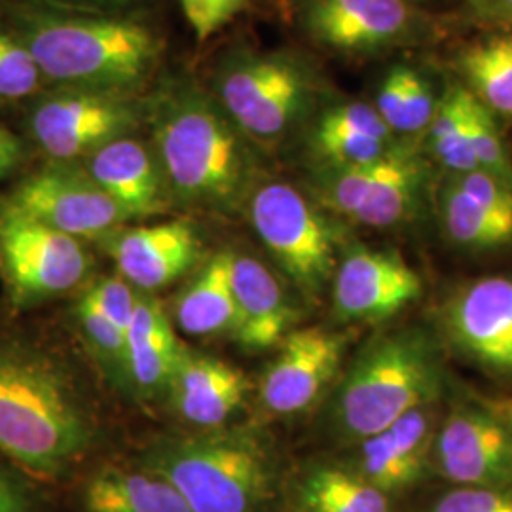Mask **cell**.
<instances>
[{"mask_svg":"<svg viewBox=\"0 0 512 512\" xmlns=\"http://www.w3.org/2000/svg\"><path fill=\"white\" fill-rule=\"evenodd\" d=\"M439 421L437 404L408 412L384 431L357 442L353 469L389 497L412 488L431 469Z\"/></svg>","mask_w":512,"mask_h":512,"instance_id":"cell-18","label":"cell"},{"mask_svg":"<svg viewBox=\"0 0 512 512\" xmlns=\"http://www.w3.org/2000/svg\"><path fill=\"white\" fill-rule=\"evenodd\" d=\"M306 512H391V497L355 469L338 465L311 467L298 486Z\"/></svg>","mask_w":512,"mask_h":512,"instance_id":"cell-30","label":"cell"},{"mask_svg":"<svg viewBox=\"0 0 512 512\" xmlns=\"http://www.w3.org/2000/svg\"><path fill=\"white\" fill-rule=\"evenodd\" d=\"M167 391L181 418L200 427H217L245 401L249 380L236 366L183 346Z\"/></svg>","mask_w":512,"mask_h":512,"instance_id":"cell-21","label":"cell"},{"mask_svg":"<svg viewBox=\"0 0 512 512\" xmlns=\"http://www.w3.org/2000/svg\"><path fill=\"white\" fill-rule=\"evenodd\" d=\"M427 512H512V486H454L450 492L437 497Z\"/></svg>","mask_w":512,"mask_h":512,"instance_id":"cell-34","label":"cell"},{"mask_svg":"<svg viewBox=\"0 0 512 512\" xmlns=\"http://www.w3.org/2000/svg\"><path fill=\"white\" fill-rule=\"evenodd\" d=\"M433 203L444 239L463 253L486 255L512 247V186L476 169L442 173Z\"/></svg>","mask_w":512,"mask_h":512,"instance_id":"cell-14","label":"cell"},{"mask_svg":"<svg viewBox=\"0 0 512 512\" xmlns=\"http://www.w3.org/2000/svg\"><path fill=\"white\" fill-rule=\"evenodd\" d=\"M471 109L473 95L456 78L446 82L439 110L421 137L425 156L431 164L439 165L442 173H469L478 169L471 145Z\"/></svg>","mask_w":512,"mask_h":512,"instance_id":"cell-29","label":"cell"},{"mask_svg":"<svg viewBox=\"0 0 512 512\" xmlns=\"http://www.w3.org/2000/svg\"><path fill=\"white\" fill-rule=\"evenodd\" d=\"M0 512H27V501L18 488L0 476Z\"/></svg>","mask_w":512,"mask_h":512,"instance_id":"cell-38","label":"cell"},{"mask_svg":"<svg viewBox=\"0 0 512 512\" xmlns=\"http://www.w3.org/2000/svg\"><path fill=\"white\" fill-rule=\"evenodd\" d=\"M505 29H509V31H512V19L511 21H509V23H507V27H505Z\"/></svg>","mask_w":512,"mask_h":512,"instance_id":"cell-44","label":"cell"},{"mask_svg":"<svg viewBox=\"0 0 512 512\" xmlns=\"http://www.w3.org/2000/svg\"><path fill=\"white\" fill-rule=\"evenodd\" d=\"M42 74L19 38L0 31V97L21 99L37 90Z\"/></svg>","mask_w":512,"mask_h":512,"instance_id":"cell-33","label":"cell"},{"mask_svg":"<svg viewBox=\"0 0 512 512\" xmlns=\"http://www.w3.org/2000/svg\"><path fill=\"white\" fill-rule=\"evenodd\" d=\"M88 512H192L165 478L150 471L107 469L84 492Z\"/></svg>","mask_w":512,"mask_h":512,"instance_id":"cell-27","label":"cell"},{"mask_svg":"<svg viewBox=\"0 0 512 512\" xmlns=\"http://www.w3.org/2000/svg\"><path fill=\"white\" fill-rule=\"evenodd\" d=\"M19 29L40 74L80 90L129 93L154 69L162 48L147 25L107 12H21Z\"/></svg>","mask_w":512,"mask_h":512,"instance_id":"cell-3","label":"cell"},{"mask_svg":"<svg viewBox=\"0 0 512 512\" xmlns=\"http://www.w3.org/2000/svg\"><path fill=\"white\" fill-rule=\"evenodd\" d=\"M126 342L129 380L145 393L167 389L183 344L164 308L152 296L139 294Z\"/></svg>","mask_w":512,"mask_h":512,"instance_id":"cell-25","label":"cell"},{"mask_svg":"<svg viewBox=\"0 0 512 512\" xmlns=\"http://www.w3.org/2000/svg\"><path fill=\"white\" fill-rule=\"evenodd\" d=\"M478 18L505 29L512 19V0H490V4L482 10Z\"/></svg>","mask_w":512,"mask_h":512,"instance_id":"cell-39","label":"cell"},{"mask_svg":"<svg viewBox=\"0 0 512 512\" xmlns=\"http://www.w3.org/2000/svg\"><path fill=\"white\" fill-rule=\"evenodd\" d=\"M92 444V425L50 365L0 351V452L38 475H57Z\"/></svg>","mask_w":512,"mask_h":512,"instance_id":"cell-4","label":"cell"},{"mask_svg":"<svg viewBox=\"0 0 512 512\" xmlns=\"http://www.w3.org/2000/svg\"><path fill=\"white\" fill-rule=\"evenodd\" d=\"M433 186V164L421 141L403 139L376 162L319 167L317 198L342 219L393 230L420 217L433 198Z\"/></svg>","mask_w":512,"mask_h":512,"instance_id":"cell-7","label":"cell"},{"mask_svg":"<svg viewBox=\"0 0 512 512\" xmlns=\"http://www.w3.org/2000/svg\"><path fill=\"white\" fill-rule=\"evenodd\" d=\"M348 336L323 327L293 329L260 380L258 399L274 416H296L315 403L336 378Z\"/></svg>","mask_w":512,"mask_h":512,"instance_id":"cell-17","label":"cell"},{"mask_svg":"<svg viewBox=\"0 0 512 512\" xmlns=\"http://www.w3.org/2000/svg\"><path fill=\"white\" fill-rule=\"evenodd\" d=\"M435 334L461 361L497 380H512V274L471 279L446 294Z\"/></svg>","mask_w":512,"mask_h":512,"instance_id":"cell-9","label":"cell"},{"mask_svg":"<svg viewBox=\"0 0 512 512\" xmlns=\"http://www.w3.org/2000/svg\"><path fill=\"white\" fill-rule=\"evenodd\" d=\"M408 2H412V4H416V6H421V4H427V2H431V0H408Z\"/></svg>","mask_w":512,"mask_h":512,"instance_id":"cell-43","label":"cell"},{"mask_svg":"<svg viewBox=\"0 0 512 512\" xmlns=\"http://www.w3.org/2000/svg\"><path fill=\"white\" fill-rule=\"evenodd\" d=\"M465 6H469V10L475 14L476 18L482 14V10L490 4V0H463Z\"/></svg>","mask_w":512,"mask_h":512,"instance_id":"cell-42","label":"cell"},{"mask_svg":"<svg viewBox=\"0 0 512 512\" xmlns=\"http://www.w3.org/2000/svg\"><path fill=\"white\" fill-rule=\"evenodd\" d=\"M145 469L165 478L192 512H260L274 490L272 459L245 435L167 440L148 452Z\"/></svg>","mask_w":512,"mask_h":512,"instance_id":"cell-5","label":"cell"},{"mask_svg":"<svg viewBox=\"0 0 512 512\" xmlns=\"http://www.w3.org/2000/svg\"><path fill=\"white\" fill-rule=\"evenodd\" d=\"M105 243L122 279L143 291L169 285L200 255L196 230L184 220L114 230Z\"/></svg>","mask_w":512,"mask_h":512,"instance_id":"cell-19","label":"cell"},{"mask_svg":"<svg viewBox=\"0 0 512 512\" xmlns=\"http://www.w3.org/2000/svg\"><path fill=\"white\" fill-rule=\"evenodd\" d=\"M471 145L480 171L512 186V156L503 137L501 122L473 97Z\"/></svg>","mask_w":512,"mask_h":512,"instance_id":"cell-31","label":"cell"},{"mask_svg":"<svg viewBox=\"0 0 512 512\" xmlns=\"http://www.w3.org/2000/svg\"><path fill=\"white\" fill-rule=\"evenodd\" d=\"M446 84L439 86L421 65L401 61L378 84L374 109L399 139L421 141L439 110Z\"/></svg>","mask_w":512,"mask_h":512,"instance_id":"cell-24","label":"cell"},{"mask_svg":"<svg viewBox=\"0 0 512 512\" xmlns=\"http://www.w3.org/2000/svg\"><path fill=\"white\" fill-rule=\"evenodd\" d=\"M433 330L404 325L374 334L334 393L330 420L342 439L361 442L408 412L439 404L446 370Z\"/></svg>","mask_w":512,"mask_h":512,"instance_id":"cell-1","label":"cell"},{"mask_svg":"<svg viewBox=\"0 0 512 512\" xmlns=\"http://www.w3.org/2000/svg\"><path fill=\"white\" fill-rule=\"evenodd\" d=\"M86 296L92 300L93 306L109 319L110 323H114L118 329L128 334L139 294L133 291V287L126 279L122 277L103 279L95 283Z\"/></svg>","mask_w":512,"mask_h":512,"instance_id":"cell-35","label":"cell"},{"mask_svg":"<svg viewBox=\"0 0 512 512\" xmlns=\"http://www.w3.org/2000/svg\"><path fill=\"white\" fill-rule=\"evenodd\" d=\"M86 173L128 219L150 217L165 209L158 164L143 143L128 135L90 154Z\"/></svg>","mask_w":512,"mask_h":512,"instance_id":"cell-23","label":"cell"},{"mask_svg":"<svg viewBox=\"0 0 512 512\" xmlns=\"http://www.w3.org/2000/svg\"><path fill=\"white\" fill-rule=\"evenodd\" d=\"M78 323L86 334L88 344L99 355L103 365L114 368L118 374H128V342L126 332L93 306L92 300L84 294L76 306Z\"/></svg>","mask_w":512,"mask_h":512,"instance_id":"cell-32","label":"cell"},{"mask_svg":"<svg viewBox=\"0 0 512 512\" xmlns=\"http://www.w3.org/2000/svg\"><path fill=\"white\" fill-rule=\"evenodd\" d=\"M454 71L459 84L484 109L499 122H512V31L503 29L461 48Z\"/></svg>","mask_w":512,"mask_h":512,"instance_id":"cell-26","label":"cell"},{"mask_svg":"<svg viewBox=\"0 0 512 512\" xmlns=\"http://www.w3.org/2000/svg\"><path fill=\"white\" fill-rule=\"evenodd\" d=\"M473 399L476 403L482 404L488 412H492L512 435V397H486V395L475 393Z\"/></svg>","mask_w":512,"mask_h":512,"instance_id":"cell-37","label":"cell"},{"mask_svg":"<svg viewBox=\"0 0 512 512\" xmlns=\"http://www.w3.org/2000/svg\"><path fill=\"white\" fill-rule=\"evenodd\" d=\"M137 122L139 107L129 93L69 88L38 103L31 129L40 147L67 162L126 137Z\"/></svg>","mask_w":512,"mask_h":512,"instance_id":"cell-11","label":"cell"},{"mask_svg":"<svg viewBox=\"0 0 512 512\" xmlns=\"http://www.w3.org/2000/svg\"><path fill=\"white\" fill-rule=\"evenodd\" d=\"M330 289L340 319L384 323L420 298L423 281L401 253L353 245L338 258Z\"/></svg>","mask_w":512,"mask_h":512,"instance_id":"cell-15","label":"cell"},{"mask_svg":"<svg viewBox=\"0 0 512 512\" xmlns=\"http://www.w3.org/2000/svg\"><path fill=\"white\" fill-rule=\"evenodd\" d=\"M213 88V97L247 139L279 143L310 118L321 80L293 52L243 50L222 59Z\"/></svg>","mask_w":512,"mask_h":512,"instance_id":"cell-6","label":"cell"},{"mask_svg":"<svg viewBox=\"0 0 512 512\" xmlns=\"http://www.w3.org/2000/svg\"><path fill=\"white\" fill-rule=\"evenodd\" d=\"M198 40H207L238 14L249 0H179Z\"/></svg>","mask_w":512,"mask_h":512,"instance_id":"cell-36","label":"cell"},{"mask_svg":"<svg viewBox=\"0 0 512 512\" xmlns=\"http://www.w3.org/2000/svg\"><path fill=\"white\" fill-rule=\"evenodd\" d=\"M431 467L454 486H512V435L471 397L440 416Z\"/></svg>","mask_w":512,"mask_h":512,"instance_id":"cell-13","label":"cell"},{"mask_svg":"<svg viewBox=\"0 0 512 512\" xmlns=\"http://www.w3.org/2000/svg\"><path fill=\"white\" fill-rule=\"evenodd\" d=\"M236 321L232 334L243 348L268 349L294 329L298 310L279 277L258 258L232 253Z\"/></svg>","mask_w":512,"mask_h":512,"instance_id":"cell-20","label":"cell"},{"mask_svg":"<svg viewBox=\"0 0 512 512\" xmlns=\"http://www.w3.org/2000/svg\"><path fill=\"white\" fill-rule=\"evenodd\" d=\"M0 262L23 300L67 293L90 270L80 239L27 217L10 203L0 211Z\"/></svg>","mask_w":512,"mask_h":512,"instance_id":"cell-10","label":"cell"},{"mask_svg":"<svg viewBox=\"0 0 512 512\" xmlns=\"http://www.w3.org/2000/svg\"><path fill=\"white\" fill-rule=\"evenodd\" d=\"M19 147L16 139L0 128V177L18 164Z\"/></svg>","mask_w":512,"mask_h":512,"instance_id":"cell-40","label":"cell"},{"mask_svg":"<svg viewBox=\"0 0 512 512\" xmlns=\"http://www.w3.org/2000/svg\"><path fill=\"white\" fill-rule=\"evenodd\" d=\"M10 205L76 239L107 238L128 220L86 171L67 167L29 177L19 184Z\"/></svg>","mask_w":512,"mask_h":512,"instance_id":"cell-16","label":"cell"},{"mask_svg":"<svg viewBox=\"0 0 512 512\" xmlns=\"http://www.w3.org/2000/svg\"><path fill=\"white\" fill-rule=\"evenodd\" d=\"M69 4H76V6H82L84 10H99V12H107L112 8H122V6H128L135 0H65Z\"/></svg>","mask_w":512,"mask_h":512,"instance_id":"cell-41","label":"cell"},{"mask_svg":"<svg viewBox=\"0 0 512 512\" xmlns=\"http://www.w3.org/2000/svg\"><path fill=\"white\" fill-rule=\"evenodd\" d=\"M256 236L306 298L315 300L332 283L338 266L336 230L293 184L258 186L249 205Z\"/></svg>","mask_w":512,"mask_h":512,"instance_id":"cell-8","label":"cell"},{"mask_svg":"<svg viewBox=\"0 0 512 512\" xmlns=\"http://www.w3.org/2000/svg\"><path fill=\"white\" fill-rule=\"evenodd\" d=\"M154 141L164 179L184 202L224 209L251 177L245 135L213 95L177 86L154 103Z\"/></svg>","mask_w":512,"mask_h":512,"instance_id":"cell-2","label":"cell"},{"mask_svg":"<svg viewBox=\"0 0 512 512\" xmlns=\"http://www.w3.org/2000/svg\"><path fill=\"white\" fill-rule=\"evenodd\" d=\"M236 321L232 253L213 256L177 302V325L192 336L230 330Z\"/></svg>","mask_w":512,"mask_h":512,"instance_id":"cell-28","label":"cell"},{"mask_svg":"<svg viewBox=\"0 0 512 512\" xmlns=\"http://www.w3.org/2000/svg\"><path fill=\"white\" fill-rule=\"evenodd\" d=\"M403 139L387 128L372 103L342 101L317 116L310 133L319 167H353L380 160Z\"/></svg>","mask_w":512,"mask_h":512,"instance_id":"cell-22","label":"cell"},{"mask_svg":"<svg viewBox=\"0 0 512 512\" xmlns=\"http://www.w3.org/2000/svg\"><path fill=\"white\" fill-rule=\"evenodd\" d=\"M304 25L317 44L346 55L410 46L427 31L420 6L408 0H310Z\"/></svg>","mask_w":512,"mask_h":512,"instance_id":"cell-12","label":"cell"}]
</instances>
